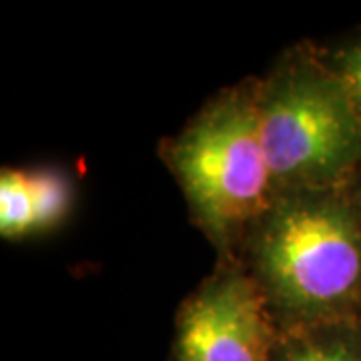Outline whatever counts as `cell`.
<instances>
[{
    "label": "cell",
    "mask_w": 361,
    "mask_h": 361,
    "mask_svg": "<svg viewBox=\"0 0 361 361\" xmlns=\"http://www.w3.org/2000/svg\"><path fill=\"white\" fill-rule=\"evenodd\" d=\"M237 259L257 281L279 331L361 317L357 179L273 197Z\"/></svg>",
    "instance_id": "cell-1"
},
{
    "label": "cell",
    "mask_w": 361,
    "mask_h": 361,
    "mask_svg": "<svg viewBox=\"0 0 361 361\" xmlns=\"http://www.w3.org/2000/svg\"><path fill=\"white\" fill-rule=\"evenodd\" d=\"M77 203V183L61 167L0 173V237L23 241L63 227Z\"/></svg>",
    "instance_id": "cell-5"
},
{
    "label": "cell",
    "mask_w": 361,
    "mask_h": 361,
    "mask_svg": "<svg viewBox=\"0 0 361 361\" xmlns=\"http://www.w3.org/2000/svg\"><path fill=\"white\" fill-rule=\"evenodd\" d=\"M281 336L257 281L237 257L180 301L169 361H271Z\"/></svg>",
    "instance_id": "cell-4"
},
{
    "label": "cell",
    "mask_w": 361,
    "mask_h": 361,
    "mask_svg": "<svg viewBox=\"0 0 361 361\" xmlns=\"http://www.w3.org/2000/svg\"><path fill=\"white\" fill-rule=\"evenodd\" d=\"M319 54L327 68L345 87L361 118V30L336 44L319 47Z\"/></svg>",
    "instance_id": "cell-7"
},
{
    "label": "cell",
    "mask_w": 361,
    "mask_h": 361,
    "mask_svg": "<svg viewBox=\"0 0 361 361\" xmlns=\"http://www.w3.org/2000/svg\"><path fill=\"white\" fill-rule=\"evenodd\" d=\"M360 322H361V317H360Z\"/></svg>",
    "instance_id": "cell-9"
},
{
    "label": "cell",
    "mask_w": 361,
    "mask_h": 361,
    "mask_svg": "<svg viewBox=\"0 0 361 361\" xmlns=\"http://www.w3.org/2000/svg\"><path fill=\"white\" fill-rule=\"evenodd\" d=\"M271 361H361V322L285 331L275 343Z\"/></svg>",
    "instance_id": "cell-6"
},
{
    "label": "cell",
    "mask_w": 361,
    "mask_h": 361,
    "mask_svg": "<svg viewBox=\"0 0 361 361\" xmlns=\"http://www.w3.org/2000/svg\"><path fill=\"white\" fill-rule=\"evenodd\" d=\"M259 77L213 94L159 155L179 185L195 227L217 259L237 257L251 225L275 197L257 113Z\"/></svg>",
    "instance_id": "cell-2"
},
{
    "label": "cell",
    "mask_w": 361,
    "mask_h": 361,
    "mask_svg": "<svg viewBox=\"0 0 361 361\" xmlns=\"http://www.w3.org/2000/svg\"><path fill=\"white\" fill-rule=\"evenodd\" d=\"M357 193H360V205H361V175L357 177Z\"/></svg>",
    "instance_id": "cell-8"
},
{
    "label": "cell",
    "mask_w": 361,
    "mask_h": 361,
    "mask_svg": "<svg viewBox=\"0 0 361 361\" xmlns=\"http://www.w3.org/2000/svg\"><path fill=\"white\" fill-rule=\"evenodd\" d=\"M261 141L275 195L349 185L361 175V118L319 47L299 42L259 77Z\"/></svg>",
    "instance_id": "cell-3"
}]
</instances>
